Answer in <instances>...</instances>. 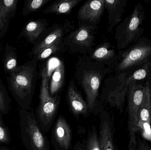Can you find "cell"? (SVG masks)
I'll return each instance as SVG.
<instances>
[{
    "mask_svg": "<svg viewBox=\"0 0 151 150\" xmlns=\"http://www.w3.org/2000/svg\"><path fill=\"white\" fill-rule=\"evenodd\" d=\"M74 28L73 25L65 20L63 23H55L43 32L32 49L29 53L31 57L38 53L48 45L60 38H64Z\"/></svg>",
    "mask_w": 151,
    "mask_h": 150,
    "instance_id": "cell-10",
    "label": "cell"
},
{
    "mask_svg": "<svg viewBox=\"0 0 151 150\" xmlns=\"http://www.w3.org/2000/svg\"><path fill=\"white\" fill-rule=\"evenodd\" d=\"M127 0H105V8L108 12V32L122 21V14L125 12Z\"/></svg>",
    "mask_w": 151,
    "mask_h": 150,
    "instance_id": "cell-18",
    "label": "cell"
},
{
    "mask_svg": "<svg viewBox=\"0 0 151 150\" xmlns=\"http://www.w3.org/2000/svg\"><path fill=\"white\" fill-rule=\"evenodd\" d=\"M149 82H150V87H151V78L150 80V81H149Z\"/></svg>",
    "mask_w": 151,
    "mask_h": 150,
    "instance_id": "cell-34",
    "label": "cell"
},
{
    "mask_svg": "<svg viewBox=\"0 0 151 150\" xmlns=\"http://www.w3.org/2000/svg\"><path fill=\"white\" fill-rule=\"evenodd\" d=\"M51 73L47 64L42 67L40 74L42 82L39 96L40 101L36 108L35 116L44 133L48 132L54 124L60 105V96H52L50 94L49 85Z\"/></svg>",
    "mask_w": 151,
    "mask_h": 150,
    "instance_id": "cell-3",
    "label": "cell"
},
{
    "mask_svg": "<svg viewBox=\"0 0 151 150\" xmlns=\"http://www.w3.org/2000/svg\"><path fill=\"white\" fill-rule=\"evenodd\" d=\"M18 67L17 53L16 48L7 43L4 48L3 59L4 71L5 74L9 75L14 73Z\"/></svg>",
    "mask_w": 151,
    "mask_h": 150,
    "instance_id": "cell-21",
    "label": "cell"
},
{
    "mask_svg": "<svg viewBox=\"0 0 151 150\" xmlns=\"http://www.w3.org/2000/svg\"><path fill=\"white\" fill-rule=\"evenodd\" d=\"M136 150H151V146L148 141L144 139H142L140 136L137 137V143Z\"/></svg>",
    "mask_w": 151,
    "mask_h": 150,
    "instance_id": "cell-28",
    "label": "cell"
},
{
    "mask_svg": "<svg viewBox=\"0 0 151 150\" xmlns=\"http://www.w3.org/2000/svg\"><path fill=\"white\" fill-rule=\"evenodd\" d=\"M92 60L106 65L113 70L118 61V55L111 44L105 42L98 45L89 54Z\"/></svg>",
    "mask_w": 151,
    "mask_h": 150,
    "instance_id": "cell-16",
    "label": "cell"
},
{
    "mask_svg": "<svg viewBox=\"0 0 151 150\" xmlns=\"http://www.w3.org/2000/svg\"><path fill=\"white\" fill-rule=\"evenodd\" d=\"M149 92H150V126L151 128V87L149 88Z\"/></svg>",
    "mask_w": 151,
    "mask_h": 150,
    "instance_id": "cell-31",
    "label": "cell"
},
{
    "mask_svg": "<svg viewBox=\"0 0 151 150\" xmlns=\"http://www.w3.org/2000/svg\"><path fill=\"white\" fill-rule=\"evenodd\" d=\"M85 150H101L99 134L94 125L89 130Z\"/></svg>",
    "mask_w": 151,
    "mask_h": 150,
    "instance_id": "cell-26",
    "label": "cell"
},
{
    "mask_svg": "<svg viewBox=\"0 0 151 150\" xmlns=\"http://www.w3.org/2000/svg\"><path fill=\"white\" fill-rule=\"evenodd\" d=\"M4 18V28L0 33V39L4 37L8 31L11 20L14 17L19 0H1Z\"/></svg>",
    "mask_w": 151,
    "mask_h": 150,
    "instance_id": "cell-22",
    "label": "cell"
},
{
    "mask_svg": "<svg viewBox=\"0 0 151 150\" xmlns=\"http://www.w3.org/2000/svg\"><path fill=\"white\" fill-rule=\"evenodd\" d=\"M48 25V21L46 18L29 20L22 28L19 39L25 38L29 43L34 45Z\"/></svg>",
    "mask_w": 151,
    "mask_h": 150,
    "instance_id": "cell-17",
    "label": "cell"
},
{
    "mask_svg": "<svg viewBox=\"0 0 151 150\" xmlns=\"http://www.w3.org/2000/svg\"><path fill=\"white\" fill-rule=\"evenodd\" d=\"M75 68V80L84 92L90 112H100L103 109L99 100V88L105 77L113 69L95 61L88 55L78 57Z\"/></svg>",
    "mask_w": 151,
    "mask_h": 150,
    "instance_id": "cell-1",
    "label": "cell"
},
{
    "mask_svg": "<svg viewBox=\"0 0 151 150\" xmlns=\"http://www.w3.org/2000/svg\"><path fill=\"white\" fill-rule=\"evenodd\" d=\"M73 150H85V145L81 142H77L74 146Z\"/></svg>",
    "mask_w": 151,
    "mask_h": 150,
    "instance_id": "cell-30",
    "label": "cell"
},
{
    "mask_svg": "<svg viewBox=\"0 0 151 150\" xmlns=\"http://www.w3.org/2000/svg\"><path fill=\"white\" fill-rule=\"evenodd\" d=\"M145 94L138 113V132L143 139L151 143L150 110V82H145Z\"/></svg>",
    "mask_w": 151,
    "mask_h": 150,
    "instance_id": "cell-14",
    "label": "cell"
},
{
    "mask_svg": "<svg viewBox=\"0 0 151 150\" xmlns=\"http://www.w3.org/2000/svg\"><path fill=\"white\" fill-rule=\"evenodd\" d=\"M105 1L93 0L85 2L77 12L79 23L97 26L105 9Z\"/></svg>",
    "mask_w": 151,
    "mask_h": 150,
    "instance_id": "cell-12",
    "label": "cell"
},
{
    "mask_svg": "<svg viewBox=\"0 0 151 150\" xmlns=\"http://www.w3.org/2000/svg\"><path fill=\"white\" fill-rule=\"evenodd\" d=\"M97 28V26L78 23V27L63 38L66 51L70 53L88 55L94 48Z\"/></svg>",
    "mask_w": 151,
    "mask_h": 150,
    "instance_id": "cell-8",
    "label": "cell"
},
{
    "mask_svg": "<svg viewBox=\"0 0 151 150\" xmlns=\"http://www.w3.org/2000/svg\"><path fill=\"white\" fill-rule=\"evenodd\" d=\"M19 115L20 136L27 149L52 150L33 110L20 109Z\"/></svg>",
    "mask_w": 151,
    "mask_h": 150,
    "instance_id": "cell-6",
    "label": "cell"
},
{
    "mask_svg": "<svg viewBox=\"0 0 151 150\" xmlns=\"http://www.w3.org/2000/svg\"><path fill=\"white\" fill-rule=\"evenodd\" d=\"M51 0H26L22 10L23 16H26L40 11Z\"/></svg>",
    "mask_w": 151,
    "mask_h": 150,
    "instance_id": "cell-24",
    "label": "cell"
},
{
    "mask_svg": "<svg viewBox=\"0 0 151 150\" xmlns=\"http://www.w3.org/2000/svg\"><path fill=\"white\" fill-rule=\"evenodd\" d=\"M11 100L9 97L5 85L0 79V112L6 114L10 109Z\"/></svg>",
    "mask_w": 151,
    "mask_h": 150,
    "instance_id": "cell-25",
    "label": "cell"
},
{
    "mask_svg": "<svg viewBox=\"0 0 151 150\" xmlns=\"http://www.w3.org/2000/svg\"><path fill=\"white\" fill-rule=\"evenodd\" d=\"M82 0H56L43 10V14L69 15Z\"/></svg>",
    "mask_w": 151,
    "mask_h": 150,
    "instance_id": "cell-20",
    "label": "cell"
},
{
    "mask_svg": "<svg viewBox=\"0 0 151 150\" xmlns=\"http://www.w3.org/2000/svg\"><path fill=\"white\" fill-rule=\"evenodd\" d=\"M114 68L115 75L127 73L151 59V40L142 36L126 49L120 50Z\"/></svg>",
    "mask_w": 151,
    "mask_h": 150,
    "instance_id": "cell-5",
    "label": "cell"
},
{
    "mask_svg": "<svg viewBox=\"0 0 151 150\" xmlns=\"http://www.w3.org/2000/svg\"><path fill=\"white\" fill-rule=\"evenodd\" d=\"M114 132L113 116L108 111L102 110L100 114L99 132L101 150H116Z\"/></svg>",
    "mask_w": 151,
    "mask_h": 150,
    "instance_id": "cell-11",
    "label": "cell"
},
{
    "mask_svg": "<svg viewBox=\"0 0 151 150\" xmlns=\"http://www.w3.org/2000/svg\"><path fill=\"white\" fill-rule=\"evenodd\" d=\"M145 81H133L129 83L127 95L128 150H136L138 113L145 94Z\"/></svg>",
    "mask_w": 151,
    "mask_h": 150,
    "instance_id": "cell-7",
    "label": "cell"
},
{
    "mask_svg": "<svg viewBox=\"0 0 151 150\" xmlns=\"http://www.w3.org/2000/svg\"><path fill=\"white\" fill-rule=\"evenodd\" d=\"M129 83L125 73L106 78L100 96L101 104H108L122 113L127 95Z\"/></svg>",
    "mask_w": 151,
    "mask_h": 150,
    "instance_id": "cell-9",
    "label": "cell"
},
{
    "mask_svg": "<svg viewBox=\"0 0 151 150\" xmlns=\"http://www.w3.org/2000/svg\"><path fill=\"white\" fill-rule=\"evenodd\" d=\"M38 61L32 59L6 77L8 88L20 109L30 110L38 78Z\"/></svg>",
    "mask_w": 151,
    "mask_h": 150,
    "instance_id": "cell-2",
    "label": "cell"
},
{
    "mask_svg": "<svg viewBox=\"0 0 151 150\" xmlns=\"http://www.w3.org/2000/svg\"><path fill=\"white\" fill-rule=\"evenodd\" d=\"M65 76V67L63 62L61 60H58V63L52 71L50 79V94L55 96L62 90L64 82Z\"/></svg>",
    "mask_w": 151,
    "mask_h": 150,
    "instance_id": "cell-19",
    "label": "cell"
},
{
    "mask_svg": "<svg viewBox=\"0 0 151 150\" xmlns=\"http://www.w3.org/2000/svg\"><path fill=\"white\" fill-rule=\"evenodd\" d=\"M0 150H12L7 147H4V146H0Z\"/></svg>",
    "mask_w": 151,
    "mask_h": 150,
    "instance_id": "cell-32",
    "label": "cell"
},
{
    "mask_svg": "<svg viewBox=\"0 0 151 150\" xmlns=\"http://www.w3.org/2000/svg\"><path fill=\"white\" fill-rule=\"evenodd\" d=\"M72 133L69 123L63 116L58 117L53 127L52 142L55 150H70L71 149Z\"/></svg>",
    "mask_w": 151,
    "mask_h": 150,
    "instance_id": "cell-13",
    "label": "cell"
},
{
    "mask_svg": "<svg viewBox=\"0 0 151 150\" xmlns=\"http://www.w3.org/2000/svg\"><path fill=\"white\" fill-rule=\"evenodd\" d=\"M65 52L66 49L64 44L63 38H60L45 47L32 58L38 62H42L53 55L63 53Z\"/></svg>",
    "mask_w": 151,
    "mask_h": 150,
    "instance_id": "cell-23",
    "label": "cell"
},
{
    "mask_svg": "<svg viewBox=\"0 0 151 150\" xmlns=\"http://www.w3.org/2000/svg\"><path fill=\"white\" fill-rule=\"evenodd\" d=\"M66 100L73 114L76 118L86 117L89 113L88 104L78 91L73 79L70 81L67 88Z\"/></svg>",
    "mask_w": 151,
    "mask_h": 150,
    "instance_id": "cell-15",
    "label": "cell"
},
{
    "mask_svg": "<svg viewBox=\"0 0 151 150\" xmlns=\"http://www.w3.org/2000/svg\"><path fill=\"white\" fill-rule=\"evenodd\" d=\"M11 138L8 128L4 125H0V143L9 144Z\"/></svg>",
    "mask_w": 151,
    "mask_h": 150,
    "instance_id": "cell-27",
    "label": "cell"
},
{
    "mask_svg": "<svg viewBox=\"0 0 151 150\" xmlns=\"http://www.w3.org/2000/svg\"><path fill=\"white\" fill-rule=\"evenodd\" d=\"M2 114L1 112H0V125H4L3 121L2 119Z\"/></svg>",
    "mask_w": 151,
    "mask_h": 150,
    "instance_id": "cell-33",
    "label": "cell"
},
{
    "mask_svg": "<svg viewBox=\"0 0 151 150\" xmlns=\"http://www.w3.org/2000/svg\"><path fill=\"white\" fill-rule=\"evenodd\" d=\"M4 28V18L2 11L1 5L0 0V33L2 31Z\"/></svg>",
    "mask_w": 151,
    "mask_h": 150,
    "instance_id": "cell-29",
    "label": "cell"
},
{
    "mask_svg": "<svg viewBox=\"0 0 151 150\" xmlns=\"http://www.w3.org/2000/svg\"><path fill=\"white\" fill-rule=\"evenodd\" d=\"M145 18L143 5L136 4L132 13L116 27L114 39L118 50L127 48L142 37L145 29L142 26Z\"/></svg>",
    "mask_w": 151,
    "mask_h": 150,
    "instance_id": "cell-4",
    "label": "cell"
}]
</instances>
